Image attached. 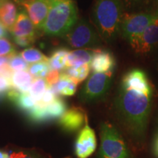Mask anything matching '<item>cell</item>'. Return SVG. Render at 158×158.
Wrapping results in <instances>:
<instances>
[{"mask_svg":"<svg viewBox=\"0 0 158 158\" xmlns=\"http://www.w3.org/2000/svg\"><path fill=\"white\" fill-rule=\"evenodd\" d=\"M152 98L153 91L125 89L121 86L118 89L114 101L116 116L123 127L136 139L145 134Z\"/></svg>","mask_w":158,"mask_h":158,"instance_id":"cell-1","label":"cell"},{"mask_svg":"<svg viewBox=\"0 0 158 158\" xmlns=\"http://www.w3.org/2000/svg\"><path fill=\"white\" fill-rule=\"evenodd\" d=\"M124 13L122 0H94L92 18L102 40L107 43L115 40Z\"/></svg>","mask_w":158,"mask_h":158,"instance_id":"cell-2","label":"cell"},{"mask_svg":"<svg viewBox=\"0 0 158 158\" xmlns=\"http://www.w3.org/2000/svg\"><path fill=\"white\" fill-rule=\"evenodd\" d=\"M78 20V10L73 0H52L48 16L41 30L48 36L64 37Z\"/></svg>","mask_w":158,"mask_h":158,"instance_id":"cell-3","label":"cell"},{"mask_svg":"<svg viewBox=\"0 0 158 158\" xmlns=\"http://www.w3.org/2000/svg\"><path fill=\"white\" fill-rule=\"evenodd\" d=\"M98 158H131L129 149L118 130L109 122L100 125Z\"/></svg>","mask_w":158,"mask_h":158,"instance_id":"cell-4","label":"cell"},{"mask_svg":"<svg viewBox=\"0 0 158 158\" xmlns=\"http://www.w3.org/2000/svg\"><path fill=\"white\" fill-rule=\"evenodd\" d=\"M64 37L70 47L80 49L98 48L102 41L97 29L84 19L78 20Z\"/></svg>","mask_w":158,"mask_h":158,"instance_id":"cell-5","label":"cell"},{"mask_svg":"<svg viewBox=\"0 0 158 158\" xmlns=\"http://www.w3.org/2000/svg\"><path fill=\"white\" fill-rule=\"evenodd\" d=\"M114 72L94 73L89 77L79 93V100L84 103L100 101L108 94L112 82Z\"/></svg>","mask_w":158,"mask_h":158,"instance_id":"cell-6","label":"cell"},{"mask_svg":"<svg viewBox=\"0 0 158 158\" xmlns=\"http://www.w3.org/2000/svg\"><path fill=\"white\" fill-rule=\"evenodd\" d=\"M155 19L154 12L124 13L120 23L119 35L129 43L143 33Z\"/></svg>","mask_w":158,"mask_h":158,"instance_id":"cell-7","label":"cell"},{"mask_svg":"<svg viewBox=\"0 0 158 158\" xmlns=\"http://www.w3.org/2000/svg\"><path fill=\"white\" fill-rule=\"evenodd\" d=\"M66 110V102L58 97L54 101L48 105L41 104L38 102L27 115L28 119L32 123L43 124L59 118Z\"/></svg>","mask_w":158,"mask_h":158,"instance_id":"cell-8","label":"cell"},{"mask_svg":"<svg viewBox=\"0 0 158 158\" xmlns=\"http://www.w3.org/2000/svg\"><path fill=\"white\" fill-rule=\"evenodd\" d=\"M22 7L37 29H41L44 25L51 8L52 0H16Z\"/></svg>","mask_w":158,"mask_h":158,"instance_id":"cell-9","label":"cell"},{"mask_svg":"<svg viewBox=\"0 0 158 158\" xmlns=\"http://www.w3.org/2000/svg\"><path fill=\"white\" fill-rule=\"evenodd\" d=\"M133 51L138 54H147L158 47V21L149 25L143 33L129 42Z\"/></svg>","mask_w":158,"mask_h":158,"instance_id":"cell-10","label":"cell"},{"mask_svg":"<svg viewBox=\"0 0 158 158\" xmlns=\"http://www.w3.org/2000/svg\"><path fill=\"white\" fill-rule=\"evenodd\" d=\"M97 138L94 130L88 122L80 130L75 143V154L78 158H88L95 152Z\"/></svg>","mask_w":158,"mask_h":158,"instance_id":"cell-11","label":"cell"},{"mask_svg":"<svg viewBox=\"0 0 158 158\" xmlns=\"http://www.w3.org/2000/svg\"><path fill=\"white\" fill-rule=\"evenodd\" d=\"M86 122L87 117L84 110L81 107L73 106L59 118V124L67 133H74L82 129Z\"/></svg>","mask_w":158,"mask_h":158,"instance_id":"cell-12","label":"cell"},{"mask_svg":"<svg viewBox=\"0 0 158 158\" xmlns=\"http://www.w3.org/2000/svg\"><path fill=\"white\" fill-rule=\"evenodd\" d=\"M123 88L141 91H153L147 73L141 69L135 68L128 71L122 77L121 85Z\"/></svg>","mask_w":158,"mask_h":158,"instance_id":"cell-13","label":"cell"},{"mask_svg":"<svg viewBox=\"0 0 158 158\" xmlns=\"http://www.w3.org/2000/svg\"><path fill=\"white\" fill-rule=\"evenodd\" d=\"M116 64L115 57L110 51L97 48L89 65L94 73H105L114 72Z\"/></svg>","mask_w":158,"mask_h":158,"instance_id":"cell-14","label":"cell"},{"mask_svg":"<svg viewBox=\"0 0 158 158\" xmlns=\"http://www.w3.org/2000/svg\"><path fill=\"white\" fill-rule=\"evenodd\" d=\"M36 28L24 11L19 12L16 21L10 30L13 37H36Z\"/></svg>","mask_w":158,"mask_h":158,"instance_id":"cell-15","label":"cell"},{"mask_svg":"<svg viewBox=\"0 0 158 158\" xmlns=\"http://www.w3.org/2000/svg\"><path fill=\"white\" fill-rule=\"evenodd\" d=\"M7 98L19 110L27 114L35 108L37 100L29 93H21L11 89L7 92Z\"/></svg>","mask_w":158,"mask_h":158,"instance_id":"cell-16","label":"cell"},{"mask_svg":"<svg viewBox=\"0 0 158 158\" xmlns=\"http://www.w3.org/2000/svg\"><path fill=\"white\" fill-rule=\"evenodd\" d=\"M97 48H81L70 51L66 68L90 64Z\"/></svg>","mask_w":158,"mask_h":158,"instance_id":"cell-17","label":"cell"},{"mask_svg":"<svg viewBox=\"0 0 158 158\" xmlns=\"http://www.w3.org/2000/svg\"><path fill=\"white\" fill-rule=\"evenodd\" d=\"M18 10L15 4L9 0H5L0 6V21L10 31L16 21Z\"/></svg>","mask_w":158,"mask_h":158,"instance_id":"cell-18","label":"cell"},{"mask_svg":"<svg viewBox=\"0 0 158 158\" xmlns=\"http://www.w3.org/2000/svg\"><path fill=\"white\" fill-rule=\"evenodd\" d=\"M33 81V77L29 71L13 72L10 78L11 87L21 93H28Z\"/></svg>","mask_w":158,"mask_h":158,"instance_id":"cell-19","label":"cell"},{"mask_svg":"<svg viewBox=\"0 0 158 158\" xmlns=\"http://www.w3.org/2000/svg\"><path fill=\"white\" fill-rule=\"evenodd\" d=\"M124 13L154 12L158 0H122Z\"/></svg>","mask_w":158,"mask_h":158,"instance_id":"cell-20","label":"cell"},{"mask_svg":"<svg viewBox=\"0 0 158 158\" xmlns=\"http://www.w3.org/2000/svg\"><path fill=\"white\" fill-rule=\"evenodd\" d=\"M78 83L70 78L68 74L65 73H61L59 80L56 84L54 86L58 94L62 96L70 97L76 94L77 88H78Z\"/></svg>","mask_w":158,"mask_h":158,"instance_id":"cell-21","label":"cell"},{"mask_svg":"<svg viewBox=\"0 0 158 158\" xmlns=\"http://www.w3.org/2000/svg\"><path fill=\"white\" fill-rule=\"evenodd\" d=\"M69 54L70 51L64 48H58L53 51L48 58V64L51 70L58 71L64 70L66 68Z\"/></svg>","mask_w":158,"mask_h":158,"instance_id":"cell-22","label":"cell"},{"mask_svg":"<svg viewBox=\"0 0 158 158\" xmlns=\"http://www.w3.org/2000/svg\"><path fill=\"white\" fill-rule=\"evenodd\" d=\"M90 70V65L84 64L78 67L68 68L64 73L79 84V83L84 81L86 78H87V77L89 76Z\"/></svg>","mask_w":158,"mask_h":158,"instance_id":"cell-23","label":"cell"},{"mask_svg":"<svg viewBox=\"0 0 158 158\" xmlns=\"http://www.w3.org/2000/svg\"><path fill=\"white\" fill-rule=\"evenodd\" d=\"M20 55L27 63L34 64V63L48 61V57L43 54L40 51L35 48H28L20 53Z\"/></svg>","mask_w":158,"mask_h":158,"instance_id":"cell-24","label":"cell"},{"mask_svg":"<svg viewBox=\"0 0 158 158\" xmlns=\"http://www.w3.org/2000/svg\"><path fill=\"white\" fill-rule=\"evenodd\" d=\"M29 73L35 78H43L47 76L51 70L48 61H43L31 64L28 68Z\"/></svg>","mask_w":158,"mask_h":158,"instance_id":"cell-25","label":"cell"},{"mask_svg":"<svg viewBox=\"0 0 158 158\" xmlns=\"http://www.w3.org/2000/svg\"><path fill=\"white\" fill-rule=\"evenodd\" d=\"M48 86V85L45 79L35 78L31 84L29 93L39 102L42 98L43 94L46 91Z\"/></svg>","mask_w":158,"mask_h":158,"instance_id":"cell-26","label":"cell"},{"mask_svg":"<svg viewBox=\"0 0 158 158\" xmlns=\"http://www.w3.org/2000/svg\"><path fill=\"white\" fill-rule=\"evenodd\" d=\"M8 66L13 72L24 71L28 70L29 66L27 62L22 58L20 54H15L10 56Z\"/></svg>","mask_w":158,"mask_h":158,"instance_id":"cell-27","label":"cell"},{"mask_svg":"<svg viewBox=\"0 0 158 158\" xmlns=\"http://www.w3.org/2000/svg\"><path fill=\"white\" fill-rule=\"evenodd\" d=\"M15 54V48L10 41L0 38V56H7Z\"/></svg>","mask_w":158,"mask_h":158,"instance_id":"cell-28","label":"cell"},{"mask_svg":"<svg viewBox=\"0 0 158 158\" xmlns=\"http://www.w3.org/2000/svg\"><path fill=\"white\" fill-rule=\"evenodd\" d=\"M11 158H44L42 155L35 151L22 150V151L10 154Z\"/></svg>","mask_w":158,"mask_h":158,"instance_id":"cell-29","label":"cell"},{"mask_svg":"<svg viewBox=\"0 0 158 158\" xmlns=\"http://www.w3.org/2000/svg\"><path fill=\"white\" fill-rule=\"evenodd\" d=\"M36 37H13L15 44L20 47H29L35 43Z\"/></svg>","mask_w":158,"mask_h":158,"instance_id":"cell-30","label":"cell"},{"mask_svg":"<svg viewBox=\"0 0 158 158\" xmlns=\"http://www.w3.org/2000/svg\"><path fill=\"white\" fill-rule=\"evenodd\" d=\"M60 74V71L51 70L49 72V73L47 75V76L45 77V81H46L48 86H55L59 80Z\"/></svg>","mask_w":158,"mask_h":158,"instance_id":"cell-31","label":"cell"},{"mask_svg":"<svg viewBox=\"0 0 158 158\" xmlns=\"http://www.w3.org/2000/svg\"><path fill=\"white\" fill-rule=\"evenodd\" d=\"M11 89L10 78L0 75V94L2 95L5 92H8Z\"/></svg>","mask_w":158,"mask_h":158,"instance_id":"cell-32","label":"cell"},{"mask_svg":"<svg viewBox=\"0 0 158 158\" xmlns=\"http://www.w3.org/2000/svg\"><path fill=\"white\" fill-rule=\"evenodd\" d=\"M7 29L0 21V38H5L7 36Z\"/></svg>","mask_w":158,"mask_h":158,"instance_id":"cell-33","label":"cell"},{"mask_svg":"<svg viewBox=\"0 0 158 158\" xmlns=\"http://www.w3.org/2000/svg\"><path fill=\"white\" fill-rule=\"evenodd\" d=\"M154 152H155L156 157L158 158V130L156 134L155 141H154Z\"/></svg>","mask_w":158,"mask_h":158,"instance_id":"cell-34","label":"cell"},{"mask_svg":"<svg viewBox=\"0 0 158 158\" xmlns=\"http://www.w3.org/2000/svg\"><path fill=\"white\" fill-rule=\"evenodd\" d=\"M10 56H11V55H10ZM10 56H0V68H2V67L5 66V65L8 64Z\"/></svg>","mask_w":158,"mask_h":158,"instance_id":"cell-35","label":"cell"},{"mask_svg":"<svg viewBox=\"0 0 158 158\" xmlns=\"http://www.w3.org/2000/svg\"><path fill=\"white\" fill-rule=\"evenodd\" d=\"M0 158H11L10 154L3 150H0Z\"/></svg>","mask_w":158,"mask_h":158,"instance_id":"cell-36","label":"cell"},{"mask_svg":"<svg viewBox=\"0 0 158 158\" xmlns=\"http://www.w3.org/2000/svg\"><path fill=\"white\" fill-rule=\"evenodd\" d=\"M155 16H156V20H157V21H158V3L157 5V7H156V8H155Z\"/></svg>","mask_w":158,"mask_h":158,"instance_id":"cell-37","label":"cell"},{"mask_svg":"<svg viewBox=\"0 0 158 158\" xmlns=\"http://www.w3.org/2000/svg\"><path fill=\"white\" fill-rule=\"evenodd\" d=\"M157 76H158V62H157Z\"/></svg>","mask_w":158,"mask_h":158,"instance_id":"cell-38","label":"cell"},{"mask_svg":"<svg viewBox=\"0 0 158 158\" xmlns=\"http://www.w3.org/2000/svg\"><path fill=\"white\" fill-rule=\"evenodd\" d=\"M5 0H0V2H5Z\"/></svg>","mask_w":158,"mask_h":158,"instance_id":"cell-39","label":"cell"},{"mask_svg":"<svg viewBox=\"0 0 158 158\" xmlns=\"http://www.w3.org/2000/svg\"><path fill=\"white\" fill-rule=\"evenodd\" d=\"M2 2H0V6H1V5H2Z\"/></svg>","mask_w":158,"mask_h":158,"instance_id":"cell-40","label":"cell"},{"mask_svg":"<svg viewBox=\"0 0 158 158\" xmlns=\"http://www.w3.org/2000/svg\"><path fill=\"white\" fill-rule=\"evenodd\" d=\"M61 1H66V0H61Z\"/></svg>","mask_w":158,"mask_h":158,"instance_id":"cell-41","label":"cell"},{"mask_svg":"<svg viewBox=\"0 0 158 158\" xmlns=\"http://www.w3.org/2000/svg\"><path fill=\"white\" fill-rule=\"evenodd\" d=\"M0 96H1V94H0Z\"/></svg>","mask_w":158,"mask_h":158,"instance_id":"cell-42","label":"cell"}]
</instances>
